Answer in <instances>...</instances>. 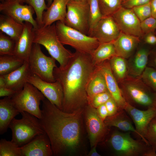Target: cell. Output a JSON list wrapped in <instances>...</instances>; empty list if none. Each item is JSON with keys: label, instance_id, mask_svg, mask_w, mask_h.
I'll list each match as a JSON object with an SVG mask.
<instances>
[{"label": "cell", "instance_id": "cell-14", "mask_svg": "<svg viewBox=\"0 0 156 156\" xmlns=\"http://www.w3.org/2000/svg\"><path fill=\"white\" fill-rule=\"evenodd\" d=\"M112 16L121 32L138 37L142 36L141 22L131 9L122 6Z\"/></svg>", "mask_w": 156, "mask_h": 156}, {"label": "cell", "instance_id": "cell-25", "mask_svg": "<svg viewBox=\"0 0 156 156\" xmlns=\"http://www.w3.org/2000/svg\"><path fill=\"white\" fill-rule=\"evenodd\" d=\"M104 122L109 128L115 127L124 131L133 132L139 136L124 110L118 111L113 115L108 116Z\"/></svg>", "mask_w": 156, "mask_h": 156}, {"label": "cell", "instance_id": "cell-10", "mask_svg": "<svg viewBox=\"0 0 156 156\" xmlns=\"http://www.w3.org/2000/svg\"><path fill=\"white\" fill-rule=\"evenodd\" d=\"M84 120L91 148L103 142L109 134V128L99 116L96 109L89 104L83 109Z\"/></svg>", "mask_w": 156, "mask_h": 156}, {"label": "cell", "instance_id": "cell-33", "mask_svg": "<svg viewBox=\"0 0 156 156\" xmlns=\"http://www.w3.org/2000/svg\"><path fill=\"white\" fill-rule=\"evenodd\" d=\"M16 41L0 31V55H14Z\"/></svg>", "mask_w": 156, "mask_h": 156}, {"label": "cell", "instance_id": "cell-8", "mask_svg": "<svg viewBox=\"0 0 156 156\" xmlns=\"http://www.w3.org/2000/svg\"><path fill=\"white\" fill-rule=\"evenodd\" d=\"M45 98L37 88L27 82L22 89L17 92L11 99L20 113L26 112L39 119L41 117L40 105Z\"/></svg>", "mask_w": 156, "mask_h": 156}, {"label": "cell", "instance_id": "cell-15", "mask_svg": "<svg viewBox=\"0 0 156 156\" xmlns=\"http://www.w3.org/2000/svg\"><path fill=\"white\" fill-rule=\"evenodd\" d=\"M121 31L112 16H103L90 30L88 35L96 39L100 43L112 42Z\"/></svg>", "mask_w": 156, "mask_h": 156}, {"label": "cell", "instance_id": "cell-48", "mask_svg": "<svg viewBox=\"0 0 156 156\" xmlns=\"http://www.w3.org/2000/svg\"><path fill=\"white\" fill-rule=\"evenodd\" d=\"M47 5L48 8L51 5L53 2V0H47Z\"/></svg>", "mask_w": 156, "mask_h": 156}, {"label": "cell", "instance_id": "cell-30", "mask_svg": "<svg viewBox=\"0 0 156 156\" xmlns=\"http://www.w3.org/2000/svg\"><path fill=\"white\" fill-rule=\"evenodd\" d=\"M25 61L14 55H0V75L14 71L21 66Z\"/></svg>", "mask_w": 156, "mask_h": 156}, {"label": "cell", "instance_id": "cell-32", "mask_svg": "<svg viewBox=\"0 0 156 156\" xmlns=\"http://www.w3.org/2000/svg\"><path fill=\"white\" fill-rule=\"evenodd\" d=\"M0 156H22L20 147L11 141L1 139L0 141Z\"/></svg>", "mask_w": 156, "mask_h": 156}, {"label": "cell", "instance_id": "cell-6", "mask_svg": "<svg viewBox=\"0 0 156 156\" xmlns=\"http://www.w3.org/2000/svg\"><path fill=\"white\" fill-rule=\"evenodd\" d=\"M55 26L61 43L71 46L76 51L91 54L100 44L96 38L70 27L61 21H57Z\"/></svg>", "mask_w": 156, "mask_h": 156}, {"label": "cell", "instance_id": "cell-52", "mask_svg": "<svg viewBox=\"0 0 156 156\" xmlns=\"http://www.w3.org/2000/svg\"><path fill=\"white\" fill-rule=\"evenodd\" d=\"M0 1L1 2H2L4 1L5 0H0Z\"/></svg>", "mask_w": 156, "mask_h": 156}, {"label": "cell", "instance_id": "cell-18", "mask_svg": "<svg viewBox=\"0 0 156 156\" xmlns=\"http://www.w3.org/2000/svg\"><path fill=\"white\" fill-rule=\"evenodd\" d=\"M98 66L104 77L108 91L117 104L119 111L124 110L127 102L112 73L108 60Z\"/></svg>", "mask_w": 156, "mask_h": 156}, {"label": "cell", "instance_id": "cell-49", "mask_svg": "<svg viewBox=\"0 0 156 156\" xmlns=\"http://www.w3.org/2000/svg\"><path fill=\"white\" fill-rule=\"evenodd\" d=\"M13 0H5V1H11ZM20 3L23 4L25 2V0H17Z\"/></svg>", "mask_w": 156, "mask_h": 156}, {"label": "cell", "instance_id": "cell-9", "mask_svg": "<svg viewBox=\"0 0 156 156\" xmlns=\"http://www.w3.org/2000/svg\"><path fill=\"white\" fill-rule=\"evenodd\" d=\"M40 45L34 43L29 59L30 68L33 74L49 82L56 81L53 75L54 69L57 66L55 60L48 57L41 51Z\"/></svg>", "mask_w": 156, "mask_h": 156}, {"label": "cell", "instance_id": "cell-24", "mask_svg": "<svg viewBox=\"0 0 156 156\" xmlns=\"http://www.w3.org/2000/svg\"><path fill=\"white\" fill-rule=\"evenodd\" d=\"M86 91L88 101L98 94L108 91L104 77L99 66L96 67L88 83Z\"/></svg>", "mask_w": 156, "mask_h": 156}, {"label": "cell", "instance_id": "cell-26", "mask_svg": "<svg viewBox=\"0 0 156 156\" xmlns=\"http://www.w3.org/2000/svg\"><path fill=\"white\" fill-rule=\"evenodd\" d=\"M24 24L20 23L11 17L4 14L0 15L1 31L16 42L21 35Z\"/></svg>", "mask_w": 156, "mask_h": 156}, {"label": "cell", "instance_id": "cell-53", "mask_svg": "<svg viewBox=\"0 0 156 156\" xmlns=\"http://www.w3.org/2000/svg\"><path fill=\"white\" fill-rule=\"evenodd\" d=\"M126 0H122V2H123L125 1H126Z\"/></svg>", "mask_w": 156, "mask_h": 156}, {"label": "cell", "instance_id": "cell-54", "mask_svg": "<svg viewBox=\"0 0 156 156\" xmlns=\"http://www.w3.org/2000/svg\"><path fill=\"white\" fill-rule=\"evenodd\" d=\"M155 107H156V105H155Z\"/></svg>", "mask_w": 156, "mask_h": 156}, {"label": "cell", "instance_id": "cell-21", "mask_svg": "<svg viewBox=\"0 0 156 156\" xmlns=\"http://www.w3.org/2000/svg\"><path fill=\"white\" fill-rule=\"evenodd\" d=\"M70 0H53L50 5L42 14V26L51 25L56 21L64 23L67 5Z\"/></svg>", "mask_w": 156, "mask_h": 156}, {"label": "cell", "instance_id": "cell-12", "mask_svg": "<svg viewBox=\"0 0 156 156\" xmlns=\"http://www.w3.org/2000/svg\"><path fill=\"white\" fill-rule=\"evenodd\" d=\"M27 82L37 88L52 103L62 110L64 94L62 86L58 81L48 82L32 73L28 77Z\"/></svg>", "mask_w": 156, "mask_h": 156}, {"label": "cell", "instance_id": "cell-4", "mask_svg": "<svg viewBox=\"0 0 156 156\" xmlns=\"http://www.w3.org/2000/svg\"><path fill=\"white\" fill-rule=\"evenodd\" d=\"M33 42L44 47L51 56L59 63L60 68L67 65L73 53L66 49L57 36L55 24L34 28Z\"/></svg>", "mask_w": 156, "mask_h": 156}, {"label": "cell", "instance_id": "cell-37", "mask_svg": "<svg viewBox=\"0 0 156 156\" xmlns=\"http://www.w3.org/2000/svg\"><path fill=\"white\" fill-rule=\"evenodd\" d=\"M144 137L149 144L156 152V117L149 124Z\"/></svg>", "mask_w": 156, "mask_h": 156}, {"label": "cell", "instance_id": "cell-34", "mask_svg": "<svg viewBox=\"0 0 156 156\" xmlns=\"http://www.w3.org/2000/svg\"><path fill=\"white\" fill-rule=\"evenodd\" d=\"M88 2L89 5V31L96 25L103 16L100 10L98 0H88Z\"/></svg>", "mask_w": 156, "mask_h": 156}, {"label": "cell", "instance_id": "cell-50", "mask_svg": "<svg viewBox=\"0 0 156 156\" xmlns=\"http://www.w3.org/2000/svg\"><path fill=\"white\" fill-rule=\"evenodd\" d=\"M75 1H88V0H73Z\"/></svg>", "mask_w": 156, "mask_h": 156}, {"label": "cell", "instance_id": "cell-36", "mask_svg": "<svg viewBox=\"0 0 156 156\" xmlns=\"http://www.w3.org/2000/svg\"><path fill=\"white\" fill-rule=\"evenodd\" d=\"M140 78L156 94V69L151 67H146Z\"/></svg>", "mask_w": 156, "mask_h": 156}, {"label": "cell", "instance_id": "cell-29", "mask_svg": "<svg viewBox=\"0 0 156 156\" xmlns=\"http://www.w3.org/2000/svg\"><path fill=\"white\" fill-rule=\"evenodd\" d=\"M112 73L117 81L120 82L127 76L128 65L125 58L114 55L108 60Z\"/></svg>", "mask_w": 156, "mask_h": 156}, {"label": "cell", "instance_id": "cell-45", "mask_svg": "<svg viewBox=\"0 0 156 156\" xmlns=\"http://www.w3.org/2000/svg\"><path fill=\"white\" fill-rule=\"evenodd\" d=\"M145 41L149 44H155L156 43V37L151 33L148 34L145 38Z\"/></svg>", "mask_w": 156, "mask_h": 156}, {"label": "cell", "instance_id": "cell-35", "mask_svg": "<svg viewBox=\"0 0 156 156\" xmlns=\"http://www.w3.org/2000/svg\"><path fill=\"white\" fill-rule=\"evenodd\" d=\"M25 3L33 8L36 14V20L38 26H42V14L48 8L45 0H25Z\"/></svg>", "mask_w": 156, "mask_h": 156}, {"label": "cell", "instance_id": "cell-42", "mask_svg": "<svg viewBox=\"0 0 156 156\" xmlns=\"http://www.w3.org/2000/svg\"><path fill=\"white\" fill-rule=\"evenodd\" d=\"M105 105L108 111V116L113 115L119 111L117 104L112 97L109 99Z\"/></svg>", "mask_w": 156, "mask_h": 156}, {"label": "cell", "instance_id": "cell-38", "mask_svg": "<svg viewBox=\"0 0 156 156\" xmlns=\"http://www.w3.org/2000/svg\"><path fill=\"white\" fill-rule=\"evenodd\" d=\"M140 22L152 16L150 2L131 9Z\"/></svg>", "mask_w": 156, "mask_h": 156}, {"label": "cell", "instance_id": "cell-11", "mask_svg": "<svg viewBox=\"0 0 156 156\" xmlns=\"http://www.w3.org/2000/svg\"><path fill=\"white\" fill-rule=\"evenodd\" d=\"M89 5L88 1L70 0L67 6L64 23L88 35L89 26Z\"/></svg>", "mask_w": 156, "mask_h": 156}, {"label": "cell", "instance_id": "cell-22", "mask_svg": "<svg viewBox=\"0 0 156 156\" xmlns=\"http://www.w3.org/2000/svg\"><path fill=\"white\" fill-rule=\"evenodd\" d=\"M140 41L139 37L121 32L112 42L116 55L125 58L129 57Z\"/></svg>", "mask_w": 156, "mask_h": 156}, {"label": "cell", "instance_id": "cell-27", "mask_svg": "<svg viewBox=\"0 0 156 156\" xmlns=\"http://www.w3.org/2000/svg\"><path fill=\"white\" fill-rule=\"evenodd\" d=\"M148 52L145 48L138 51L131 63L128 66V73L133 77H140L146 68Z\"/></svg>", "mask_w": 156, "mask_h": 156}, {"label": "cell", "instance_id": "cell-28", "mask_svg": "<svg viewBox=\"0 0 156 156\" xmlns=\"http://www.w3.org/2000/svg\"><path fill=\"white\" fill-rule=\"evenodd\" d=\"M91 55L93 65L97 66L116 55V53L114 44L110 42L100 43Z\"/></svg>", "mask_w": 156, "mask_h": 156}, {"label": "cell", "instance_id": "cell-46", "mask_svg": "<svg viewBox=\"0 0 156 156\" xmlns=\"http://www.w3.org/2000/svg\"><path fill=\"white\" fill-rule=\"evenodd\" d=\"M152 16L156 19V0H151Z\"/></svg>", "mask_w": 156, "mask_h": 156}, {"label": "cell", "instance_id": "cell-7", "mask_svg": "<svg viewBox=\"0 0 156 156\" xmlns=\"http://www.w3.org/2000/svg\"><path fill=\"white\" fill-rule=\"evenodd\" d=\"M121 83L123 95L126 101L147 107L155 106L156 104V94L152 93L147 86L141 80L140 77L127 76Z\"/></svg>", "mask_w": 156, "mask_h": 156}, {"label": "cell", "instance_id": "cell-39", "mask_svg": "<svg viewBox=\"0 0 156 156\" xmlns=\"http://www.w3.org/2000/svg\"><path fill=\"white\" fill-rule=\"evenodd\" d=\"M112 96L108 91L101 93L88 100V104L96 109L100 105L105 104Z\"/></svg>", "mask_w": 156, "mask_h": 156}, {"label": "cell", "instance_id": "cell-5", "mask_svg": "<svg viewBox=\"0 0 156 156\" xmlns=\"http://www.w3.org/2000/svg\"><path fill=\"white\" fill-rule=\"evenodd\" d=\"M21 113L22 118H14L9 126L12 132L11 141L20 147L45 132L39 118L26 112Z\"/></svg>", "mask_w": 156, "mask_h": 156}, {"label": "cell", "instance_id": "cell-2", "mask_svg": "<svg viewBox=\"0 0 156 156\" xmlns=\"http://www.w3.org/2000/svg\"><path fill=\"white\" fill-rule=\"evenodd\" d=\"M96 67L90 54L76 51L66 67L54 69V77L63 89V111L72 113L88 104L86 87Z\"/></svg>", "mask_w": 156, "mask_h": 156}, {"label": "cell", "instance_id": "cell-13", "mask_svg": "<svg viewBox=\"0 0 156 156\" xmlns=\"http://www.w3.org/2000/svg\"><path fill=\"white\" fill-rule=\"evenodd\" d=\"M0 11L21 24L27 22L31 23L34 28L39 26L36 20L34 18L33 16L35 12L33 8L29 5H23L17 0L1 2Z\"/></svg>", "mask_w": 156, "mask_h": 156}, {"label": "cell", "instance_id": "cell-3", "mask_svg": "<svg viewBox=\"0 0 156 156\" xmlns=\"http://www.w3.org/2000/svg\"><path fill=\"white\" fill-rule=\"evenodd\" d=\"M113 154L117 156H156V152L149 144L142 140H135L130 132H113L107 140Z\"/></svg>", "mask_w": 156, "mask_h": 156}, {"label": "cell", "instance_id": "cell-1", "mask_svg": "<svg viewBox=\"0 0 156 156\" xmlns=\"http://www.w3.org/2000/svg\"><path fill=\"white\" fill-rule=\"evenodd\" d=\"M40 122L55 156H83L88 154L83 110L65 112L47 98L42 101Z\"/></svg>", "mask_w": 156, "mask_h": 156}, {"label": "cell", "instance_id": "cell-23", "mask_svg": "<svg viewBox=\"0 0 156 156\" xmlns=\"http://www.w3.org/2000/svg\"><path fill=\"white\" fill-rule=\"evenodd\" d=\"M20 113L15 107L11 97H5L0 100V134L6 132L15 117Z\"/></svg>", "mask_w": 156, "mask_h": 156}, {"label": "cell", "instance_id": "cell-16", "mask_svg": "<svg viewBox=\"0 0 156 156\" xmlns=\"http://www.w3.org/2000/svg\"><path fill=\"white\" fill-rule=\"evenodd\" d=\"M124 110L133 120L139 136L146 143L149 144L144 135L149 124L156 117V107H149L146 110H142L127 103Z\"/></svg>", "mask_w": 156, "mask_h": 156}, {"label": "cell", "instance_id": "cell-44", "mask_svg": "<svg viewBox=\"0 0 156 156\" xmlns=\"http://www.w3.org/2000/svg\"><path fill=\"white\" fill-rule=\"evenodd\" d=\"M17 92L4 86L0 87V96L11 97Z\"/></svg>", "mask_w": 156, "mask_h": 156}, {"label": "cell", "instance_id": "cell-43", "mask_svg": "<svg viewBox=\"0 0 156 156\" xmlns=\"http://www.w3.org/2000/svg\"><path fill=\"white\" fill-rule=\"evenodd\" d=\"M96 109L99 116L104 121L108 116V111L105 104L100 105Z\"/></svg>", "mask_w": 156, "mask_h": 156}, {"label": "cell", "instance_id": "cell-40", "mask_svg": "<svg viewBox=\"0 0 156 156\" xmlns=\"http://www.w3.org/2000/svg\"><path fill=\"white\" fill-rule=\"evenodd\" d=\"M141 29L143 34H148L156 29V19L151 16L140 23Z\"/></svg>", "mask_w": 156, "mask_h": 156}, {"label": "cell", "instance_id": "cell-51", "mask_svg": "<svg viewBox=\"0 0 156 156\" xmlns=\"http://www.w3.org/2000/svg\"><path fill=\"white\" fill-rule=\"evenodd\" d=\"M154 62H155V64L156 65V58H155V59Z\"/></svg>", "mask_w": 156, "mask_h": 156}, {"label": "cell", "instance_id": "cell-19", "mask_svg": "<svg viewBox=\"0 0 156 156\" xmlns=\"http://www.w3.org/2000/svg\"><path fill=\"white\" fill-rule=\"evenodd\" d=\"M34 37L33 25L29 22H25L23 32L16 42L14 55L28 62L34 43Z\"/></svg>", "mask_w": 156, "mask_h": 156}, {"label": "cell", "instance_id": "cell-31", "mask_svg": "<svg viewBox=\"0 0 156 156\" xmlns=\"http://www.w3.org/2000/svg\"><path fill=\"white\" fill-rule=\"evenodd\" d=\"M103 17L112 16L122 7V0H98Z\"/></svg>", "mask_w": 156, "mask_h": 156}, {"label": "cell", "instance_id": "cell-47", "mask_svg": "<svg viewBox=\"0 0 156 156\" xmlns=\"http://www.w3.org/2000/svg\"><path fill=\"white\" fill-rule=\"evenodd\" d=\"M97 145H96L91 148V149L88 153L87 156H101V155L99 154L96 151Z\"/></svg>", "mask_w": 156, "mask_h": 156}, {"label": "cell", "instance_id": "cell-20", "mask_svg": "<svg viewBox=\"0 0 156 156\" xmlns=\"http://www.w3.org/2000/svg\"><path fill=\"white\" fill-rule=\"evenodd\" d=\"M32 73L28 62L25 61L23 64L14 71L2 76L5 86L16 92L23 88L27 82L28 77Z\"/></svg>", "mask_w": 156, "mask_h": 156}, {"label": "cell", "instance_id": "cell-17", "mask_svg": "<svg viewBox=\"0 0 156 156\" xmlns=\"http://www.w3.org/2000/svg\"><path fill=\"white\" fill-rule=\"evenodd\" d=\"M20 148L22 156H51L53 155L50 140L45 132L37 136Z\"/></svg>", "mask_w": 156, "mask_h": 156}, {"label": "cell", "instance_id": "cell-41", "mask_svg": "<svg viewBox=\"0 0 156 156\" xmlns=\"http://www.w3.org/2000/svg\"><path fill=\"white\" fill-rule=\"evenodd\" d=\"M151 0H127L122 2V6L132 9L133 7L144 5L150 3Z\"/></svg>", "mask_w": 156, "mask_h": 156}]
</instances>
